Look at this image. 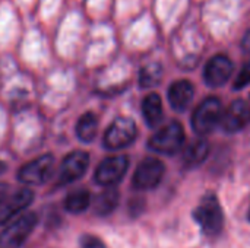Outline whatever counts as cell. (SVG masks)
Here are the masks:
<instances>
[{"label":"cell","instance_id":"2e32d148","mask_svg":"<svg viewBox=\"0 0 250 248\" xmlns=\"http://www.w3.org/2000/svg\"><path fill=\"white\" fill-rule=\"evenodd\" d=\"M209 153V145L207 140L199 139L192 142L183 152V164L186 167H198L202 164Z\"/></svg>","mask_w":250,"mask_h":248},{"label":"cell","instance_id":"ffe728a7","mask_svg":"<svg viewBox=\"0 0 250 248\" xmlns=\"http://www.w3.org/2000/svg\"><path fill=\"white\" fill-rule=\"evenodd\" d=\"M250 83V60L242 67L240 73L234 80V89H243Z\"/></svg>","mask_w":250,"mask_h":248},{"label":"cell","instance_id":"cb8c5ba5","mask_svg":"<svg viewBox=\"0 0 250 248\" xmlns=\"http://www.w3.org/2000/svg\"><path fill=\"white\" fill-rule=\"evenodd\" d=\"M6 170H7V165H6V162L0 161V175H1V174H4V172H6Z\"/></svg>","mask_w":250,"mask_h":248},{"label":"cell","instance_id":"7a4b0ae2","mask_svg":"<svg viewBox=\"0 0 250 248\" xmlns=\"http://www.w3.org/2000/svg\"><path fill=\"white\" fill-rule=\"evenodd\" d=\"M185 143V130L180 123L171 121L161 127L148 142V148L152 152L161 155H174L177 153Z\"/></svg>","mask_w":250,"mask_h":248},{"label":"cell","instance_id":"9a60e30c","mask_svg":"<svg viewBox=\"0 0 250 248\" xmlns=\"http://www.w3.org/2000/svg\"><path fill=\"white\" fill-rule=\"evenodd\" d=\"M120 194L116 189L108 187L104 191H101L95 200H94V210L98 216H107L114 212V209L119 205Z\"/></svg>","mask_w":250,"mask_h":248},{"label":"cell","instance_id":"6da1fadb","mask_svg":"<svg viewBox=\"0 0 250 248\" xmlns=\"http://www.w3.org/2000/svg\"><path fill=\"white\" fill-rule=\"evenodd\" d=\"M193 218L205 235L208 237L218 235L224 225V215L218 197L211 193L204 196L201 203L196 206L193 212Z\"/></svg>","mask_w":250,"mask_h":248},{"label":"cell","instance_id":"603a6c76","mask_svg":"<svg viewBox=\"0 0 250 248\" xmlns=\"http://www.w3.org/2000/svg\"><path fill=\"white\" fill-rule=\"evenodd\" d=\"M242 45H243V50H245V51L250 53V29L246 32V35H245V38H243Z\"/></svg>","mask_w":250,"mask_h":248},{"label":"cell","instance_id":"3957f363","mask_svg":"<svg viewBox=\"0 0 250 248\" xmlns=\"http://www.w3.org/2000/svg\"><path fill=\"white\" fill-rule=\"evenodd\" d=\"M223 113H224L223 104L218 98H214V96L207 98L204 102H201V105L193 113V117H192L193 130L201 136L211 133L217 126H220Z\"/></svg>","mask_w":250,"mask_h":248},{"label":"cell","instance_id":"4fadbf2b","mask_svg":"<svg viewBox=\"0 0 250 248\" xmlns=\"http://www.w3.org/2000/svg\"><path fill=\"white\" fill-rule=\"evenodd\" d=\"M195 96V88L189 80H176L168 88V102L173 110L185 111Z\"/></svg>","mask_w":250,"mask_h":248},{"label":"cell","instance_id":"d4e9b609","mask_svg":"<svg viewBox=\"0 0 250 248\" xmlns=\"http://www.w3.org/2000/svg\"><path fill=\"white\" fill-rule=\"evenodd\" d=\"M249 221H250V209H249Z\"/></svg>","mask_w":250,"mask_h":248},{"label":"cell","instance_id":"30bf717a","mask_svg":"<svg viewBox=\"0 0 250 248\" xmlns=\"http://www.w3.org/2000/svg\"><path fill=\"white\" fill-rule=\"evenodd\" d=\"M34 200V193L29 189H19L6 196L0 203V225L7 224L19 212L25 210Z\"/></svg>","mask_w":250,"mask_h":248},{"label":"cell","instance_id":"8992f818","mask_svg":"<svg viewBox=\"0 0 250 248\" xmlns=\"http://www.w3.org/2000/svg\"><path fill=\"white\" fill-rule=\"evenodd\" d=\"M129 168V158L126 155H117V156H108L104 161L100 162V165L95 170L94 180L98 186L103 187H113L117 183H120L127 172Z\"/></svg>","mask_w":250,"mask_h":248},{"label":"cell","instance_id":"e0dca14e","mask_svg":"<svg viewBox=\"0 0 250 248\" xmlns=\"http://www.w3.org/2000/svg\"><path fill=\"white\" fill-rule=\"evenodd\" d=\"M97 130H98V120H97L95 114L91 111L82 114L76 124L78 139L83 143H91L97 136Z\"/></svg>","mask_w":250,"mask_h":248},{"label":"cell","instance_id":"8fae6325","mask_svg":"<svg viewBox=\"0 0 250 248\" xmlns=\"http://www.w3.org/2000/svg\"><path fill=\"white\" fill-rule=\"evenodd\" d=\"M250 123V107L243 99H236L223 113L220 126L227 133H237Z\"/></svg>","mask_w":250,"mask_h":248},{"label":"cell","instance_id":"5bb4252c","mask_svg":"<svg viewBox=\"0 0 250 248\" xmlns=\"http://www.w3.org/2000/svg\"><path fill=\"white\" fill-rule=\"evenodd\" d=\"M142 115L149 127H155L161 123L164 111H163V101L158 94H149L144 98Z\"/></svg>","mask_w":250,"mask_h":248},{"label":"cell","instance_id":"ac0fdd59","mask_svg":"<svg viewBox=\"0 0 250 248\" xmlns=\"http://www.w3.org/2000/svg\"><path fill=\"white\" fill-rule=\"evenodd\" d=\"M91 206V194L88 190H76L67 194L64 200V209L69 213L79 215L83 213Z\"/></svg>","mask_w":250,"mask_h":248},{"label":"cell","instance_id":"9c48e42d","mask_svg":"<svg viewBox=\"0 0 250 248\" xmlns=\"http://www.w3.org/2000/svg\"><path fill=\"white\" fill-rule=\"evenodd\" d=\"M89 167V155L83 151H76L69 153L60 165L59 171V186H67L81 180Z\"/></svg>","mask_w":250,"mask_h":248},{"label":"cell","instance_id":"44dd1931","mask_svg":"<svg viewBox=\"0 0 250 248\" xmlns=\"http://www.w3.org/2000/svg\"><path fill=\"white\" fill-rule=\"evenodd\" d=\"M79 244L81 248H105L104 243L95 237V235H91V234H85L79 238Z\"/></svg>","mask_w":250,"mask_h":248},{"label":"cell","instance_id":"52a82bcc","mask_svg":"<svg viewBox=\"0 0 250 248\" xmlns=\"http://www.w3.org/2000/svg\"><path fill=\"white\" fill-rule=\"evenodd\" d=\"M53 172H54V156L45 153L23 165L18 174V180L25 186H41L47 180H50Z\"/></svg>","mask_w":250,"mask_h":248},{"label":"cell","instance_id":"5b68a950","mask_svg":"<svg viewBox=\"0 0 250 248\" xmlns=\"http://www.w3.org/2000/svg\"><path fill=\"white\" fill-rule=\"evenodd\" d=\"M136 136H138V130L135 121L127 117H120L116 118L105 130L104 146L108 151H119L132 145Z\"/></svg>","mask_w":250,"mask_h":248},{"label":"cell","instance_id":"d6986e66","mask_svg":"<svg viewBox=\"0 0 250 248\" xmlns=\"http://www.w3.org/2000/svg\"><path fill=\"white\" fill-rule=\"evenodd\" d=\"M163 76V69L160 64H148L139 73V83L142 88H151L160 83Z\"/></svg>","mask_w":250,"mask_h":248},{"label":"cell","instance_id":"7c38bea8","mask_svg":"<svg viewBox=\"0 0 250 248\" xmlns=\"http://www.w3.org/2000/svg\"><path fill=\"white\" fill-rule=\"evenodd\" d=\"M233 70H234L233 61L227 56L218 54L207 63L204 70V79L207 85L212 88H218L223 86L231 77Z\"/></svg>","mask_w":250,"mask_h":248},{"label":"cell","instance_id":"277c9868","mask_svg":"<svg viewBox=\"0 0 250 248\" xmlns=\"http://www.w3.org/2000/svg\"><path fill=\"white\" fill-rule=\"evenodd\" d=\"M38 224V216L32 212L23 213L0 234V248H21Z\"/></svg>","mask_w":250,"mask_h":248},{"label":"cell","instance_id":"ba28073f","mask_svg":"<svg viewBox=\"0 0 250 248\" xmlns=\"http://www.w3.org/2000/svg\"><path fill=\"white\" fill-rule=\"evenodd\" d=\"M164 172H166V167L160 159L152 158V156L145 158L138 165V168L133 174L132 186L136 190H142V191L152 190L161 183Z\"/></svg>","mask_w":250,"mask_h":248},{"label":"cell","instance_id":"7402d4cb","mask_svg":"<svg viewBox=\"0 0 250 248\" xmlns=\"http://www.w3.org/2000/svg\"><path fill=\"white\" fill-rule=\"evenodd\" d=\"M10 193V189H9V186L7 184H4V183H0V203L6 199V196Z\"/></svg>","mask_w":250,"mask_h":248}]
</instances>
